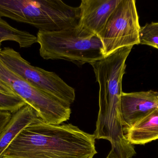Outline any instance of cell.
<instances>
[{"mask_svg":"<svg viewBox=\"0 0 158 158\" xmlns=\"http://www.w3.org/2000/svg\"><path fill=\"white\" fill-rule=\"evenodd\" d=\"M95 138L72 124L55 125L40 117L26 126L0 158H93Z\"/></svg>","mask_w":158,"mask_h":158,"instance_id":"obj_1","label":"cell"},{"mask_svg":"<svg viewBox=\"0 0 158 158\" xmlns=\"http://www.w3.org/2000/svg\"><path fill=\"white\" fill-rule=\"evenodd\" d=\"M2 17L27 23L39 31L54 32L77 27L79 7L61 0H4L0 8Z\"/></svg>","mask_w":158,"mask_h":158,"instance_id":"obj_2","label":"cell"},{"mask_svg":"<svg viewBox=\"0 0 158 158\" xmlns=\"http://www.w3.org/2000/svg\"><path fill=\"white\" fill-rule=\"evenodd\" d=\"M76 27L57 31H39L37 43L40 45L41 57L46 60H66L78 66L105 57L103 44L98 36H79Z\"/></svg>","mask_w":158,"mask_h":158,"instance_id":"obj_3","label":"cell"},{"mask_svg":"<svg viewBox=\"0 0 158 158\" xmlns=\"http://www.w3.org/2000/svg\"><path fill=\"white\" fill-rule=\"evenodd\" d=\"M0 58L6 66L33 87L50 94L71 105L75 100V89L56 73L31 66L18 52L0 47Z\"/></svg>","mask_w":158,"mask_h":158,"instance_id":"obj_4","label":"cell"},{"mask_svg":"<svg viewBox=\"0 0 158 158\" xmlns=\"http://www.w3.org/2000/svg\"><path fill=\"white\" fill-rule=\"evenodd\" d=\"M140 28L135 0H121L98 35L104 56L122 47L139 44Z\"/></svg>","mask_w":158,"mask_h":158,"instance_id":"obj_5","label":"cell"},{"mask_svg":"<svg viewBox=\"0 0 158 158\" xmlns=\"http://www.w3.org/2000/svg\"><path fill=\"white\" fill-rule=\"evenodd\" d=\"M0 80L34 109L45 122L56 124L66 114L67 103L31 85L6 66L1 58Z\"/></svg>","mask_w":158,"mask_h":158,"instance_id":"obj_6","label":"cell"},{"mask_svg":"<svg viewBox=\"0 0 158 158\" xmlns=\"http://www.w3.org/2000/svg\"><path fill=\"white\" fill-rule=\"evenodd\" d=\"M121 0H82L79 6L80 18L75 28L82 37L98 36Z\"/></svg>","mask_w":158,"mask_h":158,"instance_id":"obj_7","label":"cell"},{"mask_svg":"<svg viewBox=\"0 0 158 158\" xmlns=\"http://www.w3.org/2000/svg\"><path fill=\"white\" fill-rule=\"evenodd\" d=\"M158 108V92L124 93L121 96L123 132Z\"/></svg>","mask_w":158,"mask_h":158,"instance_id":"obj_8","label":"cell"},{"mask_svg":"<svg viewBox=\"0 0 158 158\" xmlns=\"http://www.w3.org/2000/svg\"><path fill=\"white\" fill-rule=\"evenodd\" d=\"M126 139L133 145H144L158 139V108L124 130Z\"/></svg>","mask_w":158,"mask_h":158,"instance_id":"obj_9","label":"cell"},{"mask_svg":"<svg viewBox=\"0 0 158 158\" xmlns=\"http://www.w3.org/2000/svg\"><path fill=\"white\" fill-rule=\"evenodd\" d=\"M39 117L37 111L27 104L12 114L11 119L0 134V156L18 135Z\"/></svg>","mask_w":158,"mask_h":158,"instance_id":"obj_10","label":"cell"},{"mask_svg":"<svg viewBox=\"0 0 158 158\" xmlns=\"http://www.w3.org/2000/svg\"><path fill=\"white\" fill-rule=\"evenodd\" d=\"M6 41L16 42L20 48H28L37 43V38L27 32L14 28L0 18V44Z\"/></svg>","mask_w":158,"mask_h":158,"instance_id":"obj_11","label":"cell"},{"mask_svg":"<svg viewBox=\"0 0 158 158\" xmlns=\"http://www.w3.org/2000/svg\"><path fill=\"white\" fill-rule=\"evenodd\" d=\"M139 44L145 45L158 49V22L147 23L141 27Z\"/></svg>","mask_w":158,"mask_h":158,"instance_id":"obj_12","label":"cell"},{"mask_svg":"<svg viewBox=\"0 0 158 158\" xmlns=\"http://www.w3.org/2000/svg\"><path fill=\"white\" fill-rule=\"evenodd\" d=\"M19 96L0 92V111L15 113L26 105Z\"/></svg>","mask_w":158,"mask_h":158,"instance_id":"obj_13","label":"cell"},{"mask_svg":"<svg viewBox=\"0 0 158 158\" xmlns=\"http://www.w3.org/2000/svg\"><path fill=\"white\" fill-rule=\"evenodd\" d=\"M12 114L7 111H0V134L12 117Z\"/></svg>","mask_w":158,"mask_h":158,"instance_id":"obj_14","label":"cell"},{"mask_svg":"<svg viewBox=\"0 0 158 158\" xmlns=\"http://www.w3.org/2000/svg\"><path fill=\"white\" fill-rule=\"evenodd\" d=\"M0 92L4 93L16 95L14 92L8 86L2 82L1 80H0Z\"/></svg>","mask_w":158,"mask_h":158,"instance_id":"obj_15","label":"cell"},{"mask_svg":"<svg viewBox=\"0 0 158 158\" xmlns=\"http://www.w3.org/2000/svg\"><path fill=\"white\" fill-rule=\"evenodd\" d=\"M109 158V157H107V158Z\"/></svg>","mask_w":158,"mask_h":158,"instance_id":"obj_16","label":"cell"}]
</instances>
